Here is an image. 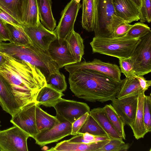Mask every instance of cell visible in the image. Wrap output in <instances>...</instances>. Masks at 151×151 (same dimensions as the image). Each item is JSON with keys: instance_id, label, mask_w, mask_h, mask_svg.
I'll list each match as a JSON object with an SVG mask.
<instances>
[{"instance_id": "cell-1", "label": "cell", "mask_w": 151, "mask_h": 151, "mask_svg": "<svg viewBox=\"0 0 151 151\" xmlns=\"http://www.w3.org/2000/svg\"><path fill=\"white\" fill-rule=\"evenodd\" d=\"M4 54L7 60L0 67V74L7 81L17 101L21 107L35 101L39 91L47 85L45 76L29 63Z\"/></svg>"}, {"instance_id": "cell-2", "label": "cell", "mask_w": 151, "mask_h": 151, "mask_svg": "<svg viewBox=\"0 0 151 151\" xmlns=\"http://www.w3.org/2000/svg\"><path fill=\"white\" fill-rule=\"evenodd\" d=\"M68 82L70 89L77 97L89 102L101 103L116 98L121 83L105 74L88 69L69 73Z\"/></svg>"}, {"instance_id": "cell-3", "label": "cell", "mask_w": 151, "mask_h": 151, "mask_svg": "<svg viewBox=\"0 0 151 151\" xmlns=\"http://www.w3.org/2000/svg\"><path fill=\"white\" fill-rule=\"evenodd\" d=\"M0 52L37 68L44 75L46 81L51 74L59 71L60 68L52 59L47 51L41 49L32 43L19 45L2 42L0 44Z\"/></svg>"}, {"instance_id": "cell-4", "label": "cell", "mask_w": 151, "mask_h": 151, "mask_svg": "<svg viewBox=\"0 0 151 151\" xmlns=\"http://www.w3.org/2000/svg\"><path fill=\"white\" fill-rule=\"evenodd\" d=\"M140 39L125 36L119 37H94L90 43L93 53L119 58L130 57Z\"/></svg>"}, {"instance_id": "cell-5", "label": "cell", "mask_w": 151, "mask_h": 151, "mask_svg": "<svg viewBox=\"0 0 151 151\" xmlns=\"http://www.w3.org/2000/svg\"><path fill=\"white\" fill-rule=\"evenodd\" d=\"M96 17L94 37H112L116 27L124 22L116 15L112 0H97Z\"/></svg>"}, {"instance_id": "cell-6", "label": "cell", "mask_w": 151, "mask_h": 151, "mask_svg": "<svg viewBox=\"0 0 151 151\" xmlns=\"http://www.w3.org/2000/svg\"><path fill=\"white\" fill-rule=\"evenodd\" d=\"M140 39L130 57L135 75L143 76L151 72V33Z\"/></svg>"}, {"instance_id": "cell-7", "label": "cell", "mask_w": 151, "mask_h": 151, "mask_svg": "<svg viewBox=\"0 0 151 151\" xmlns=\"http://www.w3.org/2000/svg\"><path fill=\"white\" fill-rule=\"evenodd\" d=\"M30 137L15 126L0 131V150L28 151L27 140Z\"/></svg>"}, {"instance_id": "cell-8", "label": "cell", "mask_w": 151, "mask_h": 151, "mask_svg": "<svg viewBox=\"0 0 151 151\" xmlns=\"http://www.w3.org/2000/svg\"><path fill=\"white\" fill-rule=\"evenodd\" d=\"M53 107L59 121H66L72 124L86 113H89L90 111L89 107L85 103L62 98Z\"/></svg>"}, {"instance_id": "cell-9", "label": "cell", "mask_w": 151, "mask_h": 151, "mask_svg": "<svg viewBox=\"0 0 151 151\" xmlns=\"http://www.w3.org/2000/svg\"><path fill=\"white\" fill-rule=\"evenodd\" d=\"M37 104L30 102L22 107L12 116L11 122L28 134L33 138L38 133L35 119Z\"/></svg>"}, {"instance_id": "cell-10", "label": "cell", "mask_w": 151, "mask_h": 151, "mask_svg": "<svg viewBox=\"0 0 151 151\" xmlns=\"http://www.w3.org/2000/svg\"><path fill=\"white\" fill-rule=\"evenodd\" d=\"M64 67L65 70L69 73L77 70L90 69L107 75L117 81L120 82L122 80L121 72L117 65L104 62L96 58L92 61H81Z\"/></svg>"}, {"instance_id": "cell-11", "label": "cell", "mask_w": 151, "mask_h": 151, "mask_svg": "<svg viewBox=\"0 0 151 151\" xmlns=\"http://www.w3.org/2000/svg\"><path fill=\"white\" fill-rule=\"evenodd\" d=\"M82 6L71 0L66 6L61 13V17L58 25L53 31L58 39L65 40L74 29L77 14Z\"/></svg>"}, {"instance_id": "cell-12", "label": "cell", "mask_w": 151, "mask_h": 151, "mask_svg": "<svg viewBox=\"0 0 151 151\" xmlns=\"http://www.w3.org/2000/svg\"><path fill=\"white\" fill-rule=\"evenodd\" d=\"M72 123L67 121H60L56 125L48 129L39 132L34 137L36 143L43 146L57 142L71 135Z\"/></svg>"}, {"instance_id": "cell-13", "label": "cell", "mask_w": 151, "mask_h": 151, "mask_svg": "<svg viewBox=\"0 0 151 151\" xmlns=\"http://www.w3.org/2000/svg\"><path fill=\"white\" fill-rule=\"evenodd\" d=\"M32 42L41 49L47 51L51 42L57 37L53 31L45 28L40 23L37 26L22 25Z\"/></svg>"}, {"instance_id": "cell-14", "label": "cell", "mask_w": 151, "mask_h": 151, "mask_svg": "<svg viewBox=\"0 0 151 151\" xmlns=\"http://www.w3.org/2000/svg\"><path fill=\"white\" fill-rule=\"evenodd\" d=\"M138 95L111 100L112 106L121 117L125 125L130 126L134 123L137 111Z\"/></svg>"}, {"instance_id": "cell-15", "label": "cell", "mask_w": 151, "mask_h": 151, "mask_svg": "<svg viewBox=\"0 0 151 151\" xmlns=\"http://www.w3.org/2000/svg\"><path fill=\"white\" fill-rule=\"evenodd\" d=\"M47 51L52 59L60 68L76 63L68 49L66 39L57 38L50 43Z\"/></svg>"}, {"instance_id": "cell-16", "label": "cell", "mask_w": 151, "mask_h": 151, "mask_svg": "<svg viewBox=\"0 0 151 151\" xmlns=\"http://www.w3.org/2000/svg\"><path fill=\"white\" fill-rule=\"evenodd\" d=\"M116 15L127 23L139 20L140 10L131 0H112Z\"/></svg>"}, {"instance_id": "cell-17", "label": "cell", "mask_w": 151, "mask_h": 151, "mask_svg": "<svg viewBox=\"0 0 151 151\" xmlns=\"http://www.w3.org/2000/svg\"><path fill=\"white\" fill-rule=\"evenodd\" d=\"M0 105L12 116L21 107L5 78L0 74Z\"/></svg>"}, {"instance_id": "cell-18", "label": "cell", "mask_w": 151, "mask_h": 151, "mask_svg": "<svg viewBox=\"0 0 151 151\" xmlns=\"http://www.w3.org/2000/svg\"><path fill=\"white\" fill-rule=\"evenodd\" d=\"M106 140L89 143L70 142L68 140L61 141L54 147L48 150L50 151H98L108 143L110 140Z\"/></svg>"}, {"instance_id": "cell-19", "label": "cell", "mask_w": 151, "mask_h": 151, "mask_svg": "<svg viewBox=\"0 0 151 151\" xmlns=\"http://www.w3.org/2000/svg\"><path fill=\"white\" fill-rule=\"evenodd\" d=\"M81 24L88 32L93 31L97 20V0H83Z\"/></svg>"}, {"instance_id": "cell-20", "label": "cell", "mask_w": 151, "mask_h": 151, "mask_svg": "<svg viewBox=\"0 0 151 151\" xmlns=\"http://www.w3.org/2000/svg\"><path fill=\"white\" fill-rule=\"evenodd\" d=\"M22 24L37 26L41 22L37 0H22Z\"/></svg>"}, {"instance_id": "cell-21", "label": "cell", "mask_w": 151, "mask_h": 151, "mask_svg": "<svg viewBox=\"0 0 151 151\" xmlns=\"http://www.w3.org/2000/svg\"><path fill=\"white\" fill-rule=\"evenodd\" d=\"M89 114L98 123L110 139H122L111 123L103 107L93 108L90 111Z\"/></svg>"}, {"instance_id": "cell-22", "label": "cell", "mask_w": 151, "mask_h": 151, "mask_svg": "<svg viewBox=\"0 0 151 151\" xmlns=\"http://www.w3.org/2000/svg\"><path fill=\"white\" fill-rule=\"evenodd\" d=\"M145 92L138 95V104L135 120L130 127L132 129L134 136L138 139L144 138L148 133L144 124L143 109Z\"/></svg>"}, {"instance_id": "cell-23", "label": "cell", "mask_w": 151, "mask_h": 151, "mask_svg": "<svg viewBox=\"0 0 151 151\" xmlns=\"http://www.w3.org/2000/svg\"><path fill=\"white\" fill-rule=\"evenodd\" d=\"M37 0L41 23L48 30L53 31L56 27V20L52 13L51 0Z\"/></svg>"}, {"instance_id": "cell-24", "label": "cell", "mask_w": 151, "mask_h": 151, "mask_svg": "<svg viewBox=\"0 0 151 151\" xmlns=\"http://www.w3.org/2000/svg\"><path fill=\"white\" fill-rule=\"evenodd\" d=\"M64 95L47 85L38 92L35 101L39 106L47 107H53Z\"/></svg>"}, {"instance_id": "cell-25", "label": "cell", "mask_w": 151, "mask_h": 151, "mask_svg": "<svg viewBox=\"0 0 151 151\" xmlns=\"http://www.w3.org/2000/svg\"><path fill=\"white\" fill-rule=\"evenodd\" d=\"M66 40L68 49L76 63L81 61L84 54L83 40L80 35L72 31L68 36Z\"/></svg>"}, {"instance_id": "cell-26", "label": "cell", "mask_w": 151, "mask_h": 151, "mask_svg": "<svg viewBox=\"0 0 151 151\" xmlns=\"http://www.w3.org/2000/svg\"><path fill=\"white\" fill-rule=\"evenodd\" d=\"M145 92L141 87L139 82L136 78H126L122 80L116 98L118 99L138 95Z\"/></svg>"}, {"instance_id": "cell-27", "label": "cell", "mask_w": 151, "mask_h": 151, "mask_svg": "<svg viewBox=\"0 0 151 151\" xmlns=\"http://www.w3.org/2000/svg\"><path fill=\"white\" fill-rule=\"evenodd\" d=\"M35 119L38 132L42 130L50 129L60 122L56 116L47 113L37 104L36 109Z\"/></svg>"}, {"instance_id": "cell-28", "label": "cell", "mask_w": 151, "mask_h": 151, "mask_svg": "<svg viewBox=\"0 0 151 151\" xmlns=\"http://www.w3.org/2000/svg\"><path fill=\"white\" fill-rule=\"evenodd\" d=\"M5 23L9 31L10 43L19 45H26L32 43L22 26Z\"/></svg>"}, {"instance_id": "cell-29", "label": "cell", "mask_w": 151, "mask_h": 151, "mask_svg": "<svg viewBox=\"0 0 151 151\" xmlns=\"http://www.w3.org/2000/svg\"><path fill=\"white\" fill-rule=\"evenodd\" d=\"M103 108L114 128L120 135L123 139H125L126 134L124 130L125 124L122 119L111 104L106 105Z\"/></svg>"}, {"instance_id": "cell-30", "label": "cell", "mask_w": 151, "mask_h": 151, "mask_svg": "<svg viewBox=\"0 0 151 151\" xmlns=\"http://www.w3.org/2000/svg\"><path fill=\"white\" fill-rule=\"evenodd\" d=\"M0 7L22 24V0H0Z\"/></svg>"}, {"instance_id": "cell-31", "label": "cell", "mask_w": 151, "mask_h": 151, "mask_svg": "<svg viewBox=\"0 0 151 151\" xmlns=\"http://www.w3.org/2000/svg\"><path fill=\"white\" fill-rule=\"evenodd\" d=\"M86 132L95 135L108 136L98 123L89 114L82 126L78 131V134H83Z\"/></svg>"}, {"instance_id": "cell-32", "label": "cell", "mask_w": 151, "mask_h": 151, "mask_svg": "<svg viewBox=\"0 0 151 151\" xmlns=\"http://www.w3.org/2000/svg\"><path fill=\"white\" fill-rule=\"evenodd\" d=\"M46 81L47 85L59 92H62L67 89L65 76L59 71L51 74Z\"/></svg>"}, {"instance_id": "cell-33", "label": "cell", "mask_w": 151, "mask_h": 151, "mask_svg": "<svg viewBox=\"0 0 151 151\" xmlns=\"http://www.w3.org/2000/svg\"><path fill=\"white\" fill-rule=\"evenodd\" d=\"M151 33L150 28L141 22L136 23L129 30L125 36L133 38H141Z\"/></svg>"}, {"instance_id": "cell-34", "label": "cell", "mask_w": 151, "mask_h": 151, "mask_svg": "<svg viewBox=\"0 0 151 151\" xmlns=\"http://www.w3.org/2000/svg\"><path fill=\"white\" fill-rule=\"evenodd\" d=\"M129 147V144L125 143L122 139H113L98 151H127Z\"/></svg>"}, {"instance_id": "cell-35", "label": "cell", "mask_w": 151, "mask_h": 151, "mask_svg": "<svg viewBox=\"0 0 151 151\" xmlns=\"http://www.w3.org/2000/svg\"><path fill=\"white\" fill-rule=\"evenodd\" d=\"M120 69L121 73L126 78H135V73L133 62L130 57L126 58H119Z\"/></svg>"}, {"instance_id": "cell-36", "label": "cell", "mask_w": 151, "mask_h": 151, "mask_svg": "<svg viewBox=\"0 0 151 151\" xmlns=\"http://www.w3.org/2000/svg\"><path fill=\"white\" fill-rule=\"evenodd\" d=\"M151 96L145 95L144 97L143 114L145 128L148 132L151 131Z\"/></svg>"}, {"instance_id": "cell-37", "label": "cell", "mask_w": 151, "mask_h": 151, "mask_svg": "<svg viewBox=\"0 0 151 151\" xmlns=\"http://www.w3.org/2000/svg\"><path fill=\"white\" fill-rule=\"evenodd\" d=\"M140 21L144 23L151 21V0H142V5L140 10Z\"/></svg>"}, {"instance_id": "cell-38", "label": "cell", "mask_w": 151, "mask_h": 151, "mask_svg": "<svg viewBox=\"0 0 151 151\" xmlns=\"http://www.w3.org/2000/svg\"><path fill=\"white\" fill-rule=\"evenodd\" d=\"M133 25L124 22L118 25L115 29L112 37H119L125 36Z\"/></svg>"}, {"instance_id": "cell-39", "label": "cell", "mask_w": 151, "mask_h": 151, "mask_svg": "<svg viewBox=\"0 0 151 151\" xmlns=\"http://www.w3.org/2000/svg\"><path fill=\"white\" fill-rule=\"evenodd\" d=\"M89 115V113H86L79 117L72 124L71 135L78 134V131L81 128Z\"/></svg>"}, {"instance_id": "cell-40", "label": "cell", "mask_w": 151, "mask_h": 151, "mask_svg": "<svg viewBox=\"0 0 151 151\" xmlns=\"http://www.w3.org/2000/svg\"><path fill=\"white\" fill-rule=\"evenodd\" d=\"M0 19L6 23L19 26H22V24L0 7Z\"/></svg>"}, {"instance_id": "cell-41", "label": "cell", "mask_w": 151, "mask_h": 151, "mask_svg": "<svg viewBox=\"0 0 151 151\" xmlns=\"http://www.w3.org/2000/svg\"><path fill=\"white\" fill-rule=\"evenodd\" d=\"M5 23L0 19V40L2 41H9L10 39L9 31Z\"/></svg>"}, {"instance_id": "cell-42", "label": "cell", "mask_w": 151, "mask_h": 151, "mask_svg": "<svg viewBox=\"0 0 151 151\" xmlns=\"http://www.w3.org/2000/svg\"><path fill=\"white\" fill-rule=\"evenodd\" d=\"M135 78L138 80L141 87L145 92L151 86V81L146 80L143 76L136 75Z\"/></svg>"}, {"instance_id": "cell-43", "label": "cell", "mask_w": 151, "mask_h": 151, "mask_svg": "<svg viewBox=\"0 0 151 151\" xmlns=\"http://www.w3.org/2000/svg\"><path fill=\"white\" fill-rule=\"evenodd\" d=\"M96 136L88 132L83 134L82 137L83 139V143H89L97 142L96 141Z\"/></svg>"}, {"instance_id": "cell-44", "label": "cell", "mask_w": 151, "mask_h": 151, "mask_svg": "<svg viewBox=\"0 0 151 151\" xmlns=\"http://www.w3.org/2000/svg\"><path fill=\"white\" fill-rule=\"evenodd\" d=\"M7 59L6 55L0 52V67L3 65L7 61Z\"/></svg>"}, {"instance_id": "cell-45", "label": "cell", "mask_w": 151, "mask_h": 151, "mask_svg": "<svg viewBox=\"0 0 151 151\" xmlns=\"http://www.w3.org/2000/svg\"><path fill=\"white\" fill-rule=\"evenodd\" d=\"M140 10L142 5V0H131Z\"/></svg>"}, {"instance_id": "cell-46", "label": "cell", "mask_w": 151, "mask_h": 151, "mask_svg": "<svg viewBox=\"0 0 151 151\" xmlns=\"http://www.w3.org/2000/svg\"><path fill=\"white\" fill-rule=\"evenodd\" d=\"M78 3H79L81 0H74Z\"/></svg>"}, {"instance_id": "cell-47", "label": "cell", "mask_w": 151, "mask_h": 151, "mask_svg": "<svg viewBox=\"0 0 151 151\" xmlns=\"http://www.w3.org/2000/svg\"><path fill=\"white\" fill-rule=\"evenodd\" d=\"M2 41L0 40V44L2 42Z\"/></svg>"}, {"instance_id": "cell-48", "label": "cell", "mask_w": 151, "mask_h": 151, "mask_svg": "<svg viewBox=\"0 0 151 151\" xmlns=\"http://www.w3.org/2000/svg\"></svg>"}, {"instance_id": "cell-49", "label": "cell", "mask_w": 151, "mask_h": 151, "mask_svg": "<svg viewBox=\"0 0 151 151\" xmlns=\"http://www.w3.org/2000/svg\"></svg>"}]
</instances>
